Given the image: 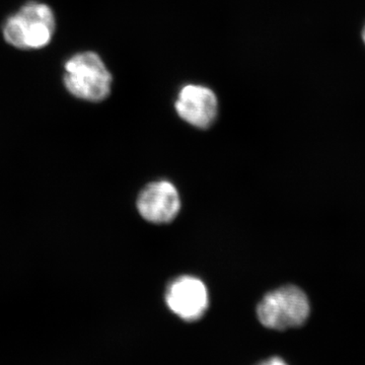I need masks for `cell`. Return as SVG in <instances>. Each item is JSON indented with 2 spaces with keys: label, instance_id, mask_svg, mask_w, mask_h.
<instances>
[{
  "label": "cell",
  "instance_id": "4",
  "mask_svg": "<svg viewBox=\"0 0 365 365\" xmlns=\"http://www.w3.org/2000/svg\"><path fill=\"white\" fill-rule=\"evenodd\" d=\"M165 302L170 311L184 321H197L207 309V289L202 281L182 276L170 283Z\"/></svg>",
  "mask_w": 365,
  "mask_h": 365
},
{
  "label": "cell",
  "instance_id": "2",
  "mask_svg": "<svg viewBox=\"0 0 365 365\" xmlns=\"http://www.w3.org/2000/svg\"><path fill=\"white\" fill-rule=\"evenodd\" d=\"M64 68V86L74 97L93 103L109 97L112 74L97 53H78L67 60Z\"/></svg>",
  "mask_w": 365,
  "mask_h": 365
},
{
  "label": "cell",
  "instance_id": "1",
  "mask_svg": "<svg viewBox=\"0 0 365 365\" xmlns=\"http://www.w3.org/2000/svg\"><path fill=\"white\" fill-rule=\"evenodd\" d=\"M56 21L47 4L30 1L7 19L4 37L7 44L21 50L41 49L49 44Z\"/></svg>",
  "mask_w": 365,
  "mask_h": 365
},
{
  "label": "cell",
  "instance_id": "6",
  "mask_svg": "<svg viewBox=\"0 0 365 365\" xmlns=\"http://www.w3.org/2000/svg\"><path fill=\"white\" fill-rule=\"evenodd\" d=\"M175 108L187 123L198 128H208L217 116V98L210 88L188 85L180 91Z\"/></svg>",
  "mask_w": 365,
  "mask_h": 365
},
{
  "label": "cell",
  "instance_id": "5",
  "mask_svg": "<svg viewBox=\"0 0 365 365\" xmlns=\"http://www.w3.org/2000/svg\"><path fill=\"white\" fill-rule=\"evenodd\" d=\"M181 207L179 193L172 182L160 181L146 186L137 200L139 213L148 222H172Z\"/></svg>",
  "mask_w": 365,
  "mask_h": 365
},
{
  "label": "cell",
  "instance_id": "3",
  "mask_svg": "<svg viewBox=\"0 0 365 365\" xmlns=\"http://www.w3.org/2000/svg\"><path fill=\"white\" fill-rule=\"evenodd\" d=\"M309 311L306 294L299 287L288 285L266 294L257 307V316L266 328L282 331L304 325Z\"/></svg>",
  "mask_w": 365,
  "mask_h": 365
},
{
  "label": "cell",
  "instance_id": "7",
  "mask_svg": "<svg viewBox=\"0 0 365 365\" xmlns=\"http://www.w3.org/2000/svg\"><path fill=\"white\" fill-rule=\"evenodd\" d=\"M260 365H288L284 360L279 359V357H272V359L267 360Z\"/></svg>",
  "mask_w": 365,
  "mask_h": 365
},
{
  "label": "cell",
  "instance_id": "8",
  "mask_svg": "<svg viewBox=\"0 0 365 365\" xmlns=\"http://www.w3.org/2000/svg\"><path fill=\"white\" fill-rule=\"evenodd\" d=\"M362 39H364V44H365V26H364V32H362Z\"/></svg>",
  "mask_w": 365,
  "mask_h": 365
}]
</instances>
